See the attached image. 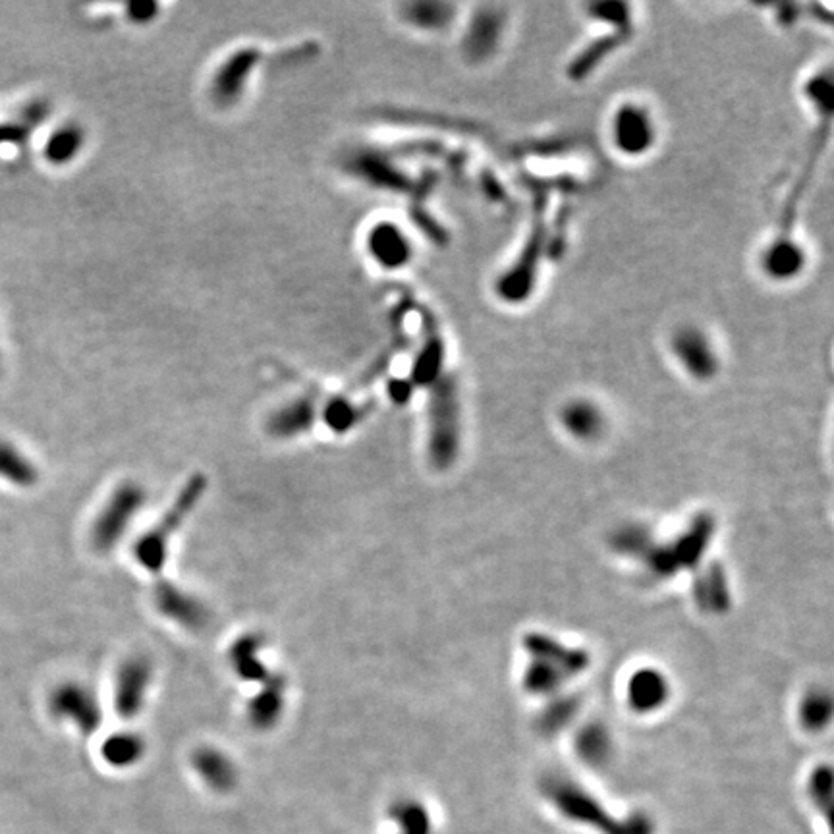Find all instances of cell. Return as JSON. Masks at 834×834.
Masks as SVG:
<instances>
[{
    "mask_svg": "<svg viewBox=\"0 0 834 834\" xmlns=\"http://www.w3.org/2000/svg\"><path fill=\"white\" fill-rule=\"evenodd\" d=\"M207 491V477L203 473H195L188 483L180 489L176 501L168 508L167 514L159 520V524L149 529L138 543L134 545V556L139 564L151 572L159 574L167 564L168 541L176 535L180 526L190 518L195 506L203 499Z\"/></svg>",
    "mask_w": 834,
    "mask_h": 834,
    "instance_id": "6da1fadb",
    "label": "cell"
},
{
    "mask_svg": "<svg viewBox=\"0 0 834 834\" xmlns=\"http://www.w3.org/2000/svg\"><path fill=\"white\" fill-rule=\"evenodd\" d=\"M460 448V406L450 379L435 383L429 398L427 452L433 468L446 470L454 464Z\"/></svg>",
    "mask_w": 834,
    "mask_h": 834,
    "instance_id": "7a4b0ae2",
    "label": "cell"
},
{
    "mask_svg": "<svg viewBox=\"0 0 834 834\" xmlns=\"http://www.w3.org/2000/svg\"><path fill=\"white\" fill-rule=\"evenodd\" d=\"M147 501V491L136 481H124L112 491L91 529V543L99 553H111Z\"/></svg>",
    "mask_w": 834,
    "mask_h": 834,
    "instance_id": "3957f363",
    "label": "cell"
},
{
    "mask_svg": "<svg viewBox=\"0 0 834 834\" xmlns=\"http://www.w3.org/2000/svg\"><path fill=\"white\" fill-rule=\"evenodd\" d=\"M545 792H547V798L553 802V806L560 811V815L566 817L568 821L580 823L585 827H593L607 834H611L618 825L609 815V811L576 782L562 779L549 780L545 786Z\"/></svg>",
    "mask_w": 834,
    "mask_h": 834,
    "instance_id": "277c9868",
    "label": "cell"
},
{
    "mask_svg": "<svg viewBox=\"0 0 834 834\" xmlns=\"http://www.w3.org/2000/svg\"><path fill=\"white\" fill-rule=\"evenodd\" d=\"M612 145L626 157H641L655 145L657 128L651 111L638 103H622L611 118Z\"/></svg>",
    "mask_w": 834,
    "mask_h": 834,
    "instance_id": "5b68a950",
    "label": "cell"
},
{
    "mask_svg": "<svg viewBox=\"0 0 834 834\" xmlns=\"http://www.w3.org/2000/svg\"><path fill=\"white\" fill-rule=\"evenodd\" d=\"M49 707L56 719L76 724L85 736L95 734L101 726V703L84 684L66 682L58 686L49 699Z\"/></svg>",
    "mask_w": 834,
    "mask_h": 834,
    "instance_id": "8992f818",
    "label": "cell"
},
{
    "mask_svg": "<svg viewBox=\"0 0 834 834\" xmlns=\"http://www.w3.org/2000/svg\"><path fill=\"white\" fill-rule=\"evenodd\" d=\"M711 535H713V520H709L707 516H701L697 518L694 526L674 543V547L649 551L647 562L651 564V570L659 576H670L678 568H692L705 553Z\"/></svg>",
    "mask_w": 834,
    "mask_h": 834,
    "instance_id": "52a82bcc",
    "label": "cell"
},
{
    "mask_svg": "<svg viewBox=\"0 0 834 834\" xmlns=\"http://www.w3.org/2000/svg\"><path fill=\"white\" fill-rule=\"evenodd\" d=\"M151 676L153 665L143 655L130 657L120 665L114 686V707L120 719L130 721L141 713L151 686Z\"/></svg>",
    "mask_w": 834,
    "mask_h": 834,
    "instance_id": "ba28073f",
    "label": "cell"
},
{
    "mask_svg": "<svg viewBox=\"0 0 834 834\" xmlns=\"http://www.w3.org/2000/svg\"><path fill=\"white\" fill-rule=\"evenodd\" d=\"M672 354L697 381H709L719 371V358L711 338L697 327H682L672 334Z\"/></svg>",
    "mask_w": 834,
    "mask_h": 834,
    "instance_id": "9c48e42d",
    "label": "cell"
},
{
    "mask_svg": "<svg viewBox=\"0 0 834 834\" xmlns=\"http://www.w3.org/2000/svg\"><path fill=\"white\" fill-rule=\"evenodd\" d=\"M153 599L159 612L182 628L203 630L211 622V612L203 601L174 582L161 580L153 591Z\"/></svg>",
    "mask_w": 834,
    "mask_h": 834,
    "instance_id": "30bf717a",
    "label": "cell"
},
{
    "mask_svg": "<svg viewBox=\"0 0 834 834\" xmlns=\"http://www.w3.org/2000/svg\"><path fill=\"white\" fill-rule=\"evenodd\" d=\"M192 767L197 777L215 794H230L240 780L236 763L224 751L205 746L194 751Z\"/></svg>",
    "mask_w": 834,
    "mask_h": 834,
    "instance_id": "8fae6325",
    "label": "cell"
},
{
    "mask_svg": "<svg viewBox=\"0 0 834 834\" xmlns=\"http://www.w3.org/2000/svg\"><path fill=\"white\" fill-rule=\"evenodd\" d=\"M286 703V678L273 674L261 682V690L248 703V721L259 732L273 730L277 726Z\"/></svg>",
    "mask_w": 834,
    "mask_h": 834,
    "instance_id": "7c38bea8",
    "label": "cell"
},
{
    "mask_svg": "<svg viewBox=\"0 0 834 834\" xmlns=\"http://www.w3.org/2000/svg\"><path fill=\"white\" fill-rule=\"evenodd\" d=\"M257 60L259 53L255 49H242L224 62L223 68L215 74V80L211 85V95L217 103L232 105L238 101Z\"/></svg>",
    "mask_w": 834,
    "mask_h": 834,
    "instance_id": "4fadbf2b",
    "label": "cell"
},
{
    "mask_svg": "<svg viewBox=\"0 0 834 834\" xmlns=\"http://www.w3.org/2000/svg\"><path fill=\"white\" fill-rule=\"evenodd\" d=\"M531 659L549 663L558 668L566 678L576 676L589 667V655L582 649H570L562 643L545 636V634H529L524 640Z\"/></svg>",
    "mask_w": 834,
    "mask_h": 834,
    "instance_id": "5bb4252c",
    "label": "cell"
},
{
    "mask_svg": "<svg viewBox=\"0 0 834 834\" xmlns=\"http://www.w3.org/2000/svg\"><path fill=\"white\" fill-rule=\"evenodd\" d=\"M369 251L387 269L404 267L412 257V244L394 224H379L369 234Z\"/></svg>",
    "mask_w": 834,
    "mask_h": 834,
    "instance_id": "9a60e30c",
    "label": "cell"
},
{
    "mask_svg": "<svg viewBox=\"0 0 834 834\" xmlns=\"http://www.w3.org/2000/svg\"><path fill=\"white\" fill-rule=\"evenodd\" d=\"M668 699L667 678L653 670L643 668L638 670L628 684V701L630 707L638 713H653L661 709Z\"/></svg>",
    "mask_w": 834,
    "mask_h": 834,
    "instance_id": "2e32d148",
    "label": "cell"
},
{
    "mask_svg": "<svg viewBox=\"0 0 834 834\" xmlns=\"http://www.w3.org/2000/svg\"><path fill=\"white\" fill-rule=\"evenodd\" d=\"M317 410L309 398H298L282 406L267 421V431L275 439H292L309 431L315 423Z\"/></svg>",
    "mask_w": 834,
    "mask_h": 834,
    "instance_id": "e0dca14e",
    "label": "cell"
},
{
    "mask_svg": "<svg viewBox=\"0 0 834 834\" xmlns=\"http://www.w3.org/2000/svg\"><path fill=\"white\" fill-rule=\"evenodd\" d=\"M263 647H265V638L255 632L242 636L230 647V653H228L230 665L242 680L263 682L269 676V670L259 659V653L263 651Z\"/></svg>",
    "mask_w": 834,
    "mask_h": 834,
    "instance_id": "ac0fdd59",
    "label": "cell"
},
{
    "mask_svg": "<svg viewBox=\"0 0 834 834\" xmlns=\"http://www.w3.org/2000/svg\"><path fill=\"white\" fill-rule=\"evenodd\" d=\"M562 425L564 429L580 439V441H593L603 433L605 419L601 410L591 404L589 400H572L562 408Z\"/></svg>",
    "mask_w": 834,
    "mask_h": 834,
    "instance_id": "d6986e66",
    "label": "cell"
},
{
    "mask_svg": "<svg viewBox=\"0 0 834 834\" xmlns=\"http://www.w3.org/2000/svg\"><path fill=\"white\" fill-rule=\"evenodd\" d=\"M145 740L136 732H116L105 740L101 755L114 769H128L145 755Z\"/></svg>",
    "mask_w": 834,
    "mask_h": 834,
    "instance_id": "ffe728a7",
    "label": "cell"
},
{
    "mask_svg": "<svg viewBox=\"0 0 834 834\" xmlns=\"http://www.w3.org/2000/svg\"><path fill=\"white\" fill-rule=\"evenodd\" d=\"M804 263H806L804 251L790 240H782L779 244L771 246V250L767 251L763 259L765 271L769 273V277L777 278V280L796 277L802 271Z\"/></svg>",
    "mask_w": 834,
    "mask_h": 834,
    "instance_id": "44dd1931",
    "label": "cell"
},
{
    "mask_svg": "<svg viewBox=\"0 0 834 834\" xmlns=\"http://www.w3.org/2000/svg\"><path fill=\"white\" fill-rule=\"evenodd\" d=\"M390 819L396 827L394 834H431L433 823L427 807L417 800H398L390 807Z\"/></svg>",
    "mask_w": 834,
    "mask_h": 834,
    "instance_id": "7402d4cb",
    "label": "cell"
},
{
    "mask_svg": "<svg viewBox=\"0 0 834 834\" xmlns=\"http://www.w3.org/2000/svg\"><path fill=\"white\" fill-rule=\"evenodd\" d=\"M0 477L16 487H31L37 483L39 472L16 446L0 441Z\"/></svg>",
    "mask_w": 834,
    "mask_h": 834,
    "instance_id": "603a6c76",
    "label": "cell"
},
{
    "mask_svg": "<svg viewBox=\"0 0 834 834\" xmlns=\"http://www.w3.org/2000/svg\"><path fill=\"white\" fill-rule=\"evenodd\" d=\"M499 16L501 14H497L493 10H489V12L483 10L481 14H477V18L473 20L472 28H470V33H468V41H466L470 55H489L497 47L502 33V22Z\"/></svg>",
    "mask_w": 834,
    "mask_h": 834,
    "instance_id": "cb8c5ba5",
    "label": "cell"
},
{
    "mask_svg": "<svg viewBox=\"0 0 834 834\" xmlns=\"http://www.w3.org/2000/svg\"><path fill=\"white\" fill-rule=\"evenodd\" d=\"M84 145V132L78 126H64L56 130L55 134L45 145V159L53 165H66L70 163Z\"/></svg>",
    "mask_w": 834,
    "mask_h": 834,
    "instance_id": "d4e9b609",
    "label": "cell"
},
{
    "mask_svg": "<svg viewBox=\"0 0 834 834\" xmlns=\"http://www.w3.org/2000/svg\"><path fill=\"white\" fill-rule=\"evenodd\" d=\"M697 591V601L703 609L711 612L726 611L728 603H730V595H728V584L724 578L723 570L721 568H709L707 574L703 576V580L695 587Z\"/></svg>",
    "mask_w": 834,
    "mask_h": 834,
    "instance_id": "484cf974",
    "label": "cell"
},
{
    "mask_svg": "<svg viewBox=\"0 0 834 834\" xmlns=\"http://www.w3.org/2000/svg\"><path fill=\"white\" fill-rule=\"evenodd\" d=\"M454 6L445 2H416L404 8V18L417 28L443 29L452 20Z\"/></svg>",
    "mask_w": 834,
    "mask_h": 834,
    "instance_id": "4316f807",
    "label": "cell"
},
{
    "mask_svg": "<svg viewBox=\"0 0 834 834\" xmlns=\"http://www.w3.org/2000/svg\"><path fill=\"white\" fill-rule=\"evenodd\" d=\"M564 682L566 676L558 668L537 659H531V665L524 674V686L531 694H553Z\"/></svg>",
    "mask_w": 834,
    "mask_h": 834,
    "instance_id": "83f0119b",
    "label": "cell"
},
{
    "mask_svg": "<svg viewBox=\"0 0 834 834\" xmlns=\"http://www.w3.org/2000/svg\"><path fill=\"white\" fill-rule=\"evenodd\" d=\"M578 751L585 763L603 765L611 755V738L599 724L585 728L578 738Z\"/></svg>",
    "mask_w": 834,
    "mask_h": 834,
    "instance_id": "f1b7e54d",
    "label": "cell"
},
{
    "mask_svg": "<svg viewBox=\"0 0 834 834\" xmlns=\"http://www.w3.org/2000/svg\"><path fill=\"white\" fill-rule=\"evenodd\" d=\"M831 697L823 692H811L806 695V699L802 701L800 707V717H802V724L811 730H821L825 728V724L829 723L831 719Z\"/></svg>",
    "mask_w": 834,
    "mask_h": 834,
    "instance_id": "f546056e",
    "label": "cell"
},
{
    "mask_svg": "<svg viewBox=\"0 0 834 834\" xmlns=\"http://www.w3.org/2000/svg\"><path fill=\"white\" fill-rule=\"evenodd\" d=\"M363 414L365 408H358L344 398H334L325 408V421L336 433H346L362 419Z\"/></svg>",
    "mask_w": 834,
    "mask_h": 834,
    "instance_id": "4dcf8cb0",
    "label": "cell"
},
{
    "mask_svg": "<svg viewBox=\"0 0 834 834\" xmlns=\"http://www.w3.org/2000/svg\"><path fill=\"white\" fill-rule=\"evenodd\" d=\"M809 794L813 804L825 809L827 817L831 815L833 807V771L831 767H819L813 771L809 780Z\"/></svg>",
    "mask_w": 834,
    "mask_h": 834,
    "instance_id": "1f68e13d",
    "label": "cell"
},
{
    "mask_svg": "<svg viewBox=\"0 0 834 834\" xmlns=\"http://www.w3.org/2000/svg\"><path fill=\"white\" fill-rule=\"evenodd\" d=\"M576 709H578V705H576V701L572 697L555 699L545 709V713H543V719H541L543 730H547V732H558V730H562L568 724V721L574 719Z\"/></svg>",
    "mask_w": 834,
    "mask_h": 834,
    "instance_id": "d6a6232c",
    "label": "cell"
},
{
    "mask_svg": "<svg viewBox=\"0 0 834 834\" xmlns=\"http://www.w3.org/2000/svg\"><path fill=\"white\" fill-rule=\"evenodd\" d=\"M614 545L618 551L628 555H645L647 553V533L640 528L622 529L614 537Z\"/></svg>",
    "mask_w": 834,
    "mask_h": 834,
    "instance_id": "836d02e7",
    "label": "cell"
},
{
    "mask_svg": "<svg viewBox=\"0 0 834 834\" xmlns=\"http://www.w3.org/2000/svg\"><path fill=\"white\" fill-rule=\"evenodd\" d=\"M28 134V122H4V124H0V145H4V143L18 145V143L26 141Z\"/></svg>",
    "mask_w": 834,
    "mask_h": 834,
    "instance_id": "e575fe53",
    "label": "cell"
}]
</instances>
